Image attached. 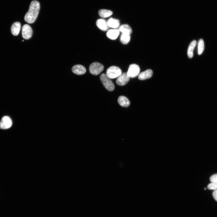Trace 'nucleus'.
Here are the masks:
<instances>
[{"label":"nucleus","instance_id":"1","mask_svg":"<svg viewBox=\"0 0 217 217\" xmlns=\"http://www.w3.org/2000/svg\"><path fill=\"white\" fill-rule=\"evenodd\" d=\"M40 8V3L38 1L36 0L32 1L28 11L25 15V21L29 24L33 23L38 16Z\"/></svg>","mask_w":217,"mask_h":217},{"label":"nucleus","instance_id":"2","mask_svg":"<svg viewBox=\"0 0 217 217\" xmlns=\"http://www.w3.org/2000/svg\"><path fill=\"white\" fill-rule=\"evenodd\" d=\"M100 80L104 87L109 91H112L115 88V86L112 81L105 74H102L100 77Z\"/></svg>","mask_w":217,"mask_h":217},{"label":"nucleus","instance_id":"3","mask_svg":"<svg viewBox=\"0 0 217 217\" xmlns=\"http://www.w3.org/2000/svg\"><path fill=\"white\" fill-rule=\"evenodd\" d=\"M122 73L121 69L116 66H112L107 69L106 75L110 79L118 77Z\"/></svg>","mask_w":217,"mask_h":217},{"label":"nucleus","instance_id":"4","mask_svg":"<svg viewBox=\"0 0 217 217\" xmlns=\"http://www.w3.org/2000/svg\"><path fill=\"white\" fill-rule=\"evenodd\" d=\"M104 68L103 65L101 64L98 62H94L90 65L89 69L91 74L96 75L100 73Z\"/></svg>","mask_w":217,"mask_h":217},{"label":"nucleus","instance_id":"5","mask_svg":"<svg viewBox=\"0 0 217 217\" xmlns=\"http://www.w3.org/2000/svg\"><path fill=\"white\" fill-rule=\"evenodd\" d=\"M140 72L139 66L136 64H132L130 65L127 73L130 77L134 78L137 76Z\"/></svg>","mask_w":217,"mask_h":217},{"label":"nucleus","instance_id":"6","mask_svg":"<svg viewBox=\"0 0 217 217\" xmlns=\"http://www.w3.org/2000/svg\"><path fill=\"white\" fill-rule=\"evenodd\" d=\"M33 30L31 27L27 24H24L22 27V35L24 39H28L32 36Z\"/></svg>","mask_w":217,"mask_h":217},{"label":"nucleus","instance_id":"7","mask_svg":"<svg viewBox=\"0 0 217 217\" xmlns=\"http://www.w3.org/2000/svg\"><path fill=\"white\" fill-rule=\"evenodd\" d=\"M11 119L8 116L3 117L0 122V128L6 129L10 128L12 125Z\"/></svg>","mask_w":217,"mask_h":217},{"label":"nucleus","instance_id":"8","mask_svg":"<svg viewBox=\"0 0 217 217\" xmlns=\"http://www.w3.org/2000/svg\"><path fill=\"white\" fill-rule=\"evenodd\" d=\"M130 77L127 72L122 73L117 78V84L119 86H124L130 80Z\"/></svg>","mask_w":217,"mask_h":217},{"label":"nucleus","instance_id":"9","mask_svg":"<svg viewBox=\"0 0 217 217\" xmlns=\"http://www.w3.org/2000/svg\"><path fill=\"white\" fill-rule=\"evenodd\" d=\"M73 73L77 75H82L86 72V69L83 66L77 64L74 66L72 68Z\"/></svg>","mask_w":217,"mask_h":217},{"label":"nucleus","instance_id":"10","mask_svg":"<svg viewBox=\"0 0 217 217\" xmlns=\"http://www.w3.org/2000/svg\"><path fill=\"white\" fill-rule=\"evenodd\" d=\"M153 71L151 69H148L139 74L138 79L141 80H143L150 78L152 76Z\"/></svg>","mask_w":217,"mask_h":217},{"label":"nucleus","instance_id":"11","mask_svg":"<svg viewBox=\"0 0 217 217\" xmlns=\"http://www.w3.org/2000/svg\"><path fill=\"white\" fill-rule=\"evenodd\" d=\"M21 28L20 23L18 22L13 23L11 27L12 34L14 36L17 35L19 33Z\"/></svg>","mask_w":217,"mask_h":217},{"label":"nucleus","instance_id":"12","mask_svg":"<svg viewBox=\"0 0 217 217\" xmlns=\"http://www.w3.org/2000/svg\"><path fill=\"white\" fill-rule=\"evenodd\" d=\"M119 30L118 29H111L107 33V36L109 39L114 40L118 37L119 34Z\"/></svg>","mask_w":217,"mask_h":217},{"label":"nucleus","instance_id":"13","mask_svg":"<svg viewBox=\"0 0 217 217\" xmlns=\"http://www.w3.org/2000/svg\"><path fill=\"white\" fill-rule=\"evenodd\" d=\"M96 25L102 30L105 31L108 29V26L107 23L103 19H98L96 21Z\"/></svg>","mask_w":217,"mask_h":217},{"label":"nucleus","instance_id":"14","mask_svg":"<svg viewBox=\"0 0 217 217\" xmlns=\"http://www.w3.org/2000/svg\"><path fill=\"white\" fill-rule=\"evenodd\" d=\"M118 101L119 104L123 107H127L130 104L129 100L126 97L124 96H119Z\"/></svg>","mask_w":217,"mask_h":217},{"label":"nucleus","instance_id":"15","mask_svg":"<svg viewBox=\"0 0 217 217\" xmlns=\"http://www.w3.org/2000/svg\"><path fill=\"white\" fill-rule=\"evenodd\" d=\"M107 23L108 26L114 28H117L120 24L119 21L118 20L112 18H110Z\"/></svg>","mask_w":217,"mask_h":217},{"label":"nucleus","instance_id":"16","mask_svg":"<svg viewBox=\"0 0 217 217\" xmlns=\"http://www.w3.org/2000/svg\"><path fill=\"white\" fill-rule=\"evenodd\" d=\"M197 42L195 40L192 41L190 43L187 50V54L189 58H191L193 56V51L196 45Z\"/></svg>","mask_w":217,"mask_h":217},{"label":"nucleus","instance_id":"17","mask_svg":"<svg viewBox=\"0 0 217 217\" xmlns=\"http://www.w3.org/2000/svg\"><path fill=\"white\" fill-rule=\"evenodd\" d=\"M119 30L123 34L130 35L132 33V30L130 27L127 24L122 25L119 28Z\"/></svg>","mask_w":217,"mask_h":217},{"label":"nucleus","instance_id":"18","mask_svg":"<svg viewBox=\"0 0 217 217\" xmlns=\"http://www.w3.org/2000/svg\"><path fill=\"white\" fill-rule=\"evenodd\" d=\"M98 13L100 17H106L112 15V12L109 10L101 9L99 11Z\"/></svg>","mask_w":217,"mask_h":217},{"label":"nucleus","instance_id":"19","mask_svg":"<svg viewBox=\"0 0 217 217\" xmlns=\"http://www.w3.org/2000/svg\"><path fill=\"white\" fill-rule=\"evenodd\" d=\"M130 35L122 33L120 38V41L124 44H127L130 41Z\"/></svg>","mask_w":217,"mask_h":217},{"label":"nucleus","instance_id":"20","mask_svg":"<svg viewBox=\"0 0 217 217\" xmlns=\"http://www.w3.org/2000/svg\"><path fill=\"white\" fill-rule=\"evenodd\" d=\"M204 42L202 39H200L198 44V53L200 55L203 52L204 49Z\"/></svg>","mask_w":217,"mask_h":217},{"label":"nucleus","instance_id":"21","mask_svg":"<svg viewBox=\"0 0 217 217\" xmlns=\"http://www.w3.org/2000/svg\"><path fill=\"white\" fill-rule=\"evenodd\" d=\"M207 188L210 190H217V183L212 182L208 185Z\"/></svg>","mask_w":217,"mask_h":217},{"label":"nucleus","instance_id":"22","mask_svg":"<svg viewBox=\"0 0 217 217\" xmlns=\"http://www.w3.org/2000/svg\"><path fill=\"white\" fill-rule=\"evenodd\" d=\"M210 180L211 182L217 183V173L212 175L210 178Z\"/></svg>","mask_w":217,"mask_h":217},{"label":"nucleus","instance_id":"23","mask_svg":"<svg viewBox=\"0 0 217 217\" xmlns=\"http://www.w3.org/2000/svg\"><path fill=\"white\" fill-rule=\"evenodd\" d=\"M212 196L215 200L217 201V190L213 192Z\"/></svg>","mask_w":217,"mask_h":217},{"label":"nucleus","instance_id":"24","mask_svg":"<svg viewBox=\"0 0 217 217\" xmlns=\"http://www.w3.org/2000/svg\"><path fill=\"white\" fill-rule=\"evenodd\" d=\"M204 189L205 190H206V188H205Z\"/></svg>","mask_w":217,"mask_h":217},{"label":"nucleus","instance_id":"25","mask_svg":"<svg viewBox=\"0 0 217 217\" xmlns=\"http://www.w3.org/2000/svg\"><path fill=\"white\" fill-rule=\"evenodd\" d=\"M24 41V40H22V41H23V42Z\"/></svg>","mask_w":217,"mask_h":217}]
</instances>
